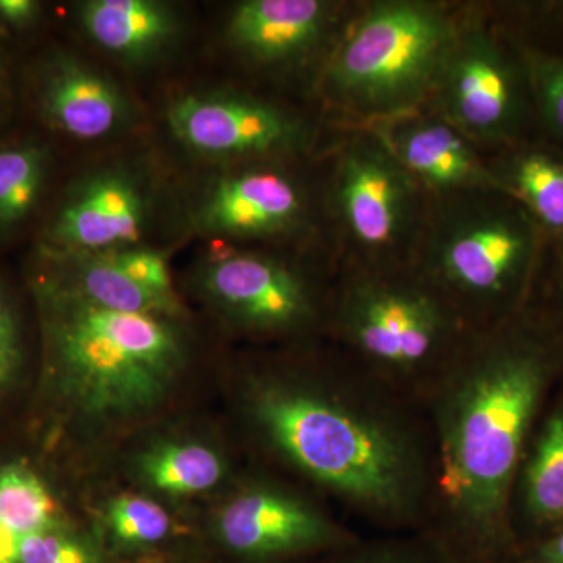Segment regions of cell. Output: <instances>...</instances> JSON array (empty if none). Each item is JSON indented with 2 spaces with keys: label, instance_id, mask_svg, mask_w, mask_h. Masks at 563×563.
Returning a JSON list of instances; mask_svg holds the SVG:
<instances>
[{
  "label": "cell",
  "instance_id": "obj_1",
  "mask_svg": "<svg viewBox=\"0 0 563 563\" xmlns=\"http://www.w3.org/2000/svg\"><path fill=\"white\" fill-rule=\"evenodd\" d=\"M236 406L261 453L350 518L421 531L432 443L420 401L318 342L244 366Z\"/></svg>",
  "mask_w": 563,
  "mask_h": 563
},
{
  "label": "cell",
  "instance_id": "obj_2",
  "mask_svg": "<svg viewBox=\"0 0 563 563\" xmlns=\"http://www.w3.org/2000/svg\"><path fill=\"white\" fill-rule=\"evenodd\" d=\"M563 376V320L532 301L477 331L426 398L431 490L421 532L454 563H509L526 443Z\"/></svg>",
  "mask_w": 563,
  "mask_h": 563
},
{
  "label": "cell",
  "instance_id": "obj_3",
  "mask_svg": "<svg viewBox=\"0 0 563 563\" xmlns=\"http://www.w3.org/2000/svg\"><path fill=\"white\" fill-rule=\"evenodd\" d=\"M41 299L58 387L85 424L136 420L172 395L185 363L173 320L103 309L55 279Z\"/></svg>",
  "mask_w": 563,
  "mask_h": 563
},
{
  "label": "cell",
  "instance_id": "obj_4",
  "mask_svg": "<svg viewBox=\"0 0 563 563\" xmlns=\"http://www.w3.org/2000/svg\"><path fill=\"white\" fill-rule=\"evenodd\" d=\"M476 333L413 266H336L324 342L424 404Z\"/></svg>",
  "mask_w": 563,
  "mask_h": 563
},
{
  "label": "cell",
  "instance_id": "obj_5",
  "mask_svg": "<svg viewBox=\"0 0 563 563\" xmlns=\"http://www.w3.org/2000/svg\"><path fill=\"white\" fill-rule=\"evenodd\" d=\"M461 11L432 0L355 5L318 74V91L344 128H366L426 109Z\"/></svg>",
  "mask_w": 563,
  "mask_h": 563
},
{
  "label": "cell",
  "instance_id": "obj_6",
  "mask_svg": "<svg viewBox=\"0 0 563 563\" xmlns=\"http://www.w3.org/2000/svg\"><path fill=\"white\" fill-rule=\"evenodd\" d=\"M543 232L510 196L477 191L431 202L413 266L474 331L514 317L542 279Z\"/></svg>",
  "mask_w": 563,
  "mask_h": 563
},
{
  "label": "cell",
  "instance_id": "obj_7",
  "mask_svg": "<svg viewBox=\"0 0 563 563\" xmlns=\"http://www.w3.org/2000/svg\"><path fill=\"white\" fill-rule=\"evenodd\" d=\"M344 129L325 196L336 266H409L431 201L372 131Z\"/></svg>",
  "mask_w": 563,
  "mask_h": 563
},
{
  "label": "cell",
  "instance_id": "obj_8",
  "mask_svg": "<svg viewBox=\"0 0 563 563\" xmlns=\"http://www.w3.org/2000/svg\"><path fill=\"white\" fill-rule=\"evenodd\" d=\"M426 109L437 111L481 150L520 143L533 111L517 43L474 7H462L453 44Z\"/></svg>",
  "mask_w": 563,
  "mask_h": 563
},
{
  "label": "cell",
  "instance_id": "obj_9",
  "mask_svg": "<svg viewBox=\"0 0 563 563\" xmlns=\"http://www.w3.org/2000/svg\"><path fill=\"white\" fill-rule=\"evenodd\" d=\"M332 277L318 279L279 255L231 250L213 255L199 282L236 331L306 346L324 342Z\"/></svg>",
  "mask_w": 563,
  "mask_h": 563
},
{
  "label": "cell",
  "instance_id": "obj_10",
  "mask_svg": "<svg viewBox=\"0 0 563 563\" xmlns=\"http://www.w3.org/2000/svg\"><path fill=\"white\" fill-rule=\"evenodd\" d=\"M361 536L309 493L265 474L233 485L211 529L221 563H303Z\"/></svg>",
  "mask_w": 563,
  "mask_h": 563
},
{
  "label": "cell",
  "instance_id": "obj_11",
  "mask_svg": "<svg viewBox=\"0 0 563 563\" xmlns=\"http://www.w3.org/2000/svg\"><path fill=\"white\" fill-rule=\"evenodd\" d=\"M166 122L187 150L236 165L295 157L313 136L299 114L236 91L180 96L169 103Z\"/></svg>",
  "mask_w": 563,
  "mask_h": 563
},
{
  "label": "cell",
  "instance_id": "obj_12",
  "mask_svg": "<svg viewBox=\"0 0 563 563\" xmlns=\"http://www.w3.org/2000/svg\"><path fill=\"white\" fill-rule=\"evenodd\" d=\"M312 221L306 184L277 161L243 163L221 174L195 211L199 231L244 242L295 239Z\"/></svg>",
  "mask_w": 563,
  "mask_h": 563
},
{
  "label": "cell",
  "instance_id": "obj_13",
  "mask_svg": "<svg viewBox=\"0 0 563 563\" xmlns=\"http://www.w3.org/2000/svg\"><path fill=\"white\" fill-rule=\"evenodd\" d=\"M143 179L121 165L81 177L66 192L46 231V250L109 252L136 246L150 218Z\"/></svg>",
  "mask_w": 563,
  "mask_h": 563
},
{
  "label": "cell",
  "instance_id": "obj_14",
  "mask_svg": "<svg viewBox=\"0 0 563 563\" xmlns=\"http://www.w3.org/2000/svg\"><path fill=\"white\" fill-rule=\"evenodd\" d=\"M365 129L383 141L431 202L477 191L506 195L483 150L437 111L422 109Z\"/></svg>",
  "mask_w": 563,
  "mask_h": 563
},
{
  "label": "cell",
  "instance_id": "obj_15",
  "mask_svg": "<svg viewBox=\"0 0 563 563\" xmlns=\"http://www.w3.org/2000/svg\"><path fill=\"white\" fill-rule=\"evenodd\" d=\"M354 3L332 0H244L225 27L229 44L262 68L302 65L331 51Z\"/></svg>",
  "mask_w": 563,
  "mask_h": 563
},
{
  "label": "cell",
  "instance_id": "obj_16",
  "mask_svg": "<svg viewBox=\"0 0 563 563\" xmlns=\"http://www.w3.org/2000/svg\"><path fill=\"white\" fill-rule=\"evenodd\" d=\"M563 528V376L544 401L510 499V529L517 553ZM515 553V555H517ZM515 559V558H514Z\"/></svg>",
  "mask_w": 563,
  "mask_h": 563
},
{
  "label": "cell",
  "instance_id": "obj_17",
  "mask_svg": "<svg viewBox=\"0 0 563 563\" xmlns=\"http://www.w3.org/2000/svg\"><path fill=\"white\" fill-rule=\"evenodd\" d=\"M36 101L47 124L81 141L114 135L132 118L120 87L70 55H57L43 66Z\"/></svg>",
  "mask_w": 563,
  "mask_h": 563
},
{
  "label": "cell",
  "instance_id": "obj_18",
  "mask_svg": "<svg viewBox=\"0 0 563 563\" xmlns=\"http://www.w3.org/2000/svg\"><path fill=\"white\" fill-rule=\"evenodd\" d=\"M79 20L96 46L132 65L162 57L180 32L172 7L155 0H90Z\"/></svg>",
  "mask_w": 563,
  "mask_h": 563
},
{
  "label": "cell",
  "instance_id": "obj_19",
  "mask_svg": "<svg viewBox=\"0 0 563 563\" xmlns=\"http://www.w3.org/2000/svg\"><path fill=\"white\" fill-rule=\"evenodd\" d=\"M57 268L55 280L81 298L117 312L152 314L174 320L181 313L179 299L147 290L125 276L103 252L47 251Z\"/></svg>",
  "mask_w": 563,
  "mask_h": 563
},
{
  "label": "cell",
  "instance_id": "obj_20",
  "mask_svg": "<svg viewBox=\"0 0 563 563\" xmlns=\"http://www.w3.org/2000/svg\"><path fill=\"white\" fill-rule=\"evenodd\" d=\"M492 173L540 231L563 240V157L517 143L488 158Z\"/></svg>",
  "mask_w": 563,
  "mask_h": 563
},
{
  "label": "cell",
  "instance_id": "obj_21",
  "mask_svg": "<svg viewBox=\"0 0 563 563\" xmlns=\"http://www.w3.org/2000/svg\"><path fill=\"white\" fill-rule=\"evenodd\" d=\"M140 483L161 495L187 498L218 490L231 477L225 454L196 440L152 444L135 459Z\"/></svg>",
  "mask_w": 563,
  "mask_h": 563
},
{
  "label": "cell",
  "instance_id": "obj_22",
  "mask_svg": "<svg viewBox=\"0 0 563 563\" xmlns=\"http://www.w3.org/2000/svg\"><path fill=\"white\" fill-rule=\"evenodd\" d=\"M95 532L117 563H144L179 554L168 550L177 537L176 521L150 496H114Z\"/></svg>",
  "mask_w": 563,
  "mask_h": 563
},
{
  "label": "cell",
  "instance_id": "obj_23",
  "mask_svg": "<svg viewBox=\"0 0 563 563\" xmlns=\"http://www.w3.org/2000/svg\"><path fill=\"white\" fill-rule=\"evenodd\" d=\"M68 520L46 481L25 463L0 468V563L20 540Z\"/></svg>",
  "mask_w": 563,
  "mask_h": 563
},
{
  "label": "cell",
  "instance_id": "obj_24",
  "mask_svg": "<svg viewBox=\"0 0 563 563\" xmlns=\"http://www.w3.org/2000/svg\"><path fill=\"white\" fill-rule=\"evenodd\" d=\"M49 155L33 143L0 147V232L31 217L43 192Z\"/></svg>",
  "mask_w": 563,
  "mask_h": 563
},
{
  "label": "cell",
  "instance_id": "obj_25",
  "mask_svg": "<svg viewBox=\"0 0 563 563\" xmlns=\"http://www.w3.org/2000/svg\"><path fill=\"white\" fill-rule=\"evenodd\" d=\"M303 563H454L428 533H384L355 542Z\"/></svg>",
  "mask_w": 563,
  "mask_h": 563
},
{
  "label": "cell",
  "instance_id": "obj_26",
  "mask_svg": "<svg viewBox=\"0 0 563 563\" xmlns=\"http://www.w3.org/2000/svg\"><path fill=\"white\" fill-rule=\"evenodd\" d=\"M7 563H117L96 536L69 520L33 532L18 542Z\"/></svg>",
  "mask_w": 563,
  "mask_h": 563
},
{
  "label": "cell",
  "instance_id": "obj_27",
  "mask_svg": "<svg viewBox=\"0 0 563 563\" xmlns=\"http://www.w3.org/2000/svg\"><path fill=\"white\" fill-rule=\"evenodd\" d=\"M528 73L533 111L548 132L563 144V54L518 44Z\"/></svg>",
  "mask_w": 563,
  "mask_h": 563
},
{
  "label": "cell",
  "instance_id": "obj_28",
  "mask_svg": "<svg viewBox=\"0 0 563 563\" xmlns=\"http://www.w3.org/2000/svg\"><path fill=\"white\" fill-rule=\"evenodd\" d=\"M118 269L133 282L158 295L177 298L174 292L168 263L158 252L144 247H124V250L103 252Z\"/></svg>",
  "mask_w": 563,
  "mask_h": 563
},
{
  "label": "cell",
  "instance_id": "obj_29",
  "mask_svg": "<svg viewBox=\"0 0 563 563\" xmlns=\"http://www.w3.org/2000/svg\"><path fill=\"white\" fill-rule=\"evenodd\" d=\"M21 362L20 329L5 292L0 290V388L13 379Z\"/></svg>",
  "mask_w": 563,
  "mask_h": 563
},
{
  "label": "cell",
  "instance_id": "obj_30",
  "mask_svg": "<svg viewBox=\"0 0 563 563\" xmlns=\"http://www.w3.org/2000/svg\"><path fill=\"white\" fill-rule=\"evenodd\" d=\"M514 561L526 563H563V528L526 544L515 555ZM512 561V562H514Z\"/></svg>",
  "mask_w": 563,
  "mask_h": 563
},
{
  "label": "cell",
  "instance_id": "obj_31",
  "mask_svg": "<svg viewBox=\"0 0 563 563\" xmlns=\"http://www.w3.org/2000/svg\"><path fill=\"white\" fill-rule=\"evenodd\" d=\"M533 301L542 303L563 320V246L559 252L553 272L548 274L547 279L540 282Z\"/></svg>",
  "mask_w": 563,
  "mask_h": 563
},
{
  "label": "cell",
  "instance_id": "obj_32",
  "mask_svg": "<svg viewBox=\"0 0 563 563\" xmlns=\"http://www.w3.org/2000/svg\"><path fill=\"white\" fill-rule=\"evenodd\" d=\"M40 10V3L33 0H0V22L9 27H27L38 18Z\"/></svg>",
  "mask_w": 563,
  "mask_h": 563
},
{
  "label": "cell",
  "instance_id": "obj_33",
  "mask_svg": "<svg viewBox=\"0 0 563 563\" xmlns=\"http://www.w3.org/2000/svg\"><path fill=\"white\" fill-rule=\"evenodd\" d=\"M7 99H9V73H7L2 55H0V110L5 106Z\"/></svg>",
  "mask_w": 563,
  "mask_h": 563
},
{
  "label": "cell",
  "instance_id": "obj_34",
  "mask_svg": "<svg viewBox=\"0 0 563 563\" xmlns=\"http://www.w3.org/2000/svg\"><path fill=\"white\" fill-rule=\"evenodd\" d=\"M144 563H196L191 558L185 554H173L168 555V558L155 559V561L144 562Z\"/></svg>",
  "mask_w": 563,
  "mask_h": 563
},
{
  "label": "cell",
  "instance_id": "obj_35",
  "mask_svg": "<svg viewBox=\"0 0 563 563\" xmlns=\"http://www.w3.org/2000/svg\"><path fill=\"white\" fill-rule=\"evenodd\" d=\"M509 563H526V562H517V561H514V562H509Z\"/></svg>",
  "mask_w": 563,
  "mask_h": 563
}]
</instances>
